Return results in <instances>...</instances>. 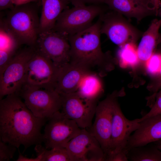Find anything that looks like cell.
Segmentation results:
<instances>
[{"label": "cell", "mask_w": 161, "mask_h": 161, "mask_svg": "<svg viewBox=\"0 0 161 161\" xmlns=\"http://www.w3.org/2000/svg\"><path fill=\"white\" fill-rule=\"evenodd\" d=\"M137 4L149 9H154L149 0H133Z\"/></svg>", "instance_id": "4dcf8cb0"}, {"label": "cell", "mask_w": 161, "mask_h": 161, "mask_svg": "<svg viewBox=\"0 0 161 161\" xmlns=\"http://www.w3.org/2000/svg\"><path fill=\"white\" fill-rule=\"evenodd\" d=\"M130 161H161V151L155 145L134 147L129 149L127 153Z\"/></svg>", "instance_id": "44dd1931"}, {"label": "cell", "mask_w": 161, "mask_h": 161, "mask_svg": "<svg viewBox=\"0 0 161 161\" xmlns=\"http://www.w3.org/2000/svg\"><path fill=\"white\" fill-rule=\"evenodd\" d=\"M140 124V118L130 120L125 117L117 100L114 106L110 150L108 154L127 150L131 134L139 128Z\"/></svg>", "instance_id": "5bb4252c"}, {"label": "cell", "mask_w": 161, "mask_h": 161, "mask_svg": "<svg viewBox=\"0 0 161 161\" xmlns=\"http://www.w3.org/2000/svg\"><path fill=\"white\" fill-rule=\"evenodd\" d=\"M104 3L111 10L129 19L134 18L138 22L148 16L155 15L154 9L144 7L133 0H105Z\"/></svg>", "instance_id": "d6986e66"}, {"label": "cell", "mask_w": 161, "mask_h": 161, "mask_svg": "<svg viewBox=\"0 0 161 161\" xmlns=\"http://www.w3.org/2000/svg\"><path fill=\"white\" fill-rule=\"evenodd\" d=\"M134 44L128 43L120 47L119 54V61L122 67L135 65L139 61L137 50L135 49Z\"/></svg>", "instance_id": "603a6c76"}, {"label": "cell", "mask_w": 161, "mask_h": 161, "mask_svg": "<svg viewBox=\"0 0 161 161\" xmlns=\"http://www.w3.org/2000/svg\"><path fill=\"white\" fill-rule=\"evenodd\" d=\"M104 12L100 4L68 7L61 13L53 30L68 35L76 34L91 26L94 19Z\"/></svg>", "instance_id": "8992f818"}, {"label": "cell", "mask_w": 161, "mask_h": 161, "mask_svg": "<svg viewBox=\"0 0 161 161\" xmlns=\"http://www.w3.org/2000/svg\"><path fill=\"white\" fill-rule=\"evenodd\" d=\"M161 27V19H154L143 33L137 49L139 61L145 63L156 50L161 42V35L159 32Z\"/></svg>", "instance_id": "e0dca14e"}, {"label": "cell", "mask_w": 161, "mask_h": 161, "mask_svg": "<svg viewBox=\"0 0 161 161\" xmlns=\"http://www.w3.org/2000/svg\"><path fill=\"white\" fill-rule=\"evenodd\" d=\"M100 77L96 72H88L81 80L77 92L85 98L98 101L104 91Z\"/></svg>", "instance_id": "ffe728a7"}, {"label": "cell", "mask_w": 161, "mask_h": 161, "mask_svg": "<svg viewBox=\"0 0 161 161\" xmlns=\"http://www.w3.org/2000/svg\"><path fill=\"white\" fill-rule=\"evenodd\" d=\"M35 47L59 68L70 62V47L66 34L53 30L40 33Z\"/></svg>", "instance_id": "8fae6325"}, {"label": "cell", "mask_w": 161, "mask_h": 161, "mask_svg": "<svg viewBox=\"0 0 161 161\" xmlns=\"http://www.w3.org/2000/svg\"><path fill=\"white\" fill-rule=\"evenodd\" d=\"M157 147L161 151V140L154 142Z\"/></svg>", "instance_id": "e575fe53"}, {"label": "cell", "mask_w": 161, "mask_h": 161, "mask_svg": "<svg viewBox=\"0 0 161 161\" xmlns=\"http://www.w3.org/2000/svg\"><path fill=\"white\" fill-rule=\"evenodd\" d=\"M47 120L43 134V142L47 149L65 148L81 129L75 121L60 111Z\"/></svg>", "instance_id": "30bf717a"}, {"label": "cell", "mask_w": 161, "mask_h": 161, "mask_svg": "<svg viewBox=\"0 0 161 161\" xmlns=\"http://www.w3.org/2000/svg\"><path fill=\"white\" fill-rule=\"evenodd\" d=\"M73 6H77L90 4H100L104 3L105 0H67Z\"/></svg>", "instance_id": "f1b7e54d"}, {"label": "cell", "mask_w": 161, "mask_h": 161, "mask_svg": "<svg viewBox=\"0 0 161 161\" xmlns=\"http://www.w3.org/2000/svg\"><path fill=\"white\" fill-rule=\"evenodd\" d=\"M100 32L115 44L121 47L126 44H135L143 33L120 14L111 10L99 16Z\"/></svg>", "instance_id": "9c48e42d"}, {"label": "cell", "mask_w": 161, "mask_h": 161, "mask_svg": "<svg viewBox=\"0 0 161 161\" xmlns=\"http://www.w3.org/2000/svg\"><path fill=\"white\" fill-rule=\"evenodd\" d=\"M145 63L148 73L153 77L157 75L161 69V51H155Z\"/></svg>", "instance_id": "cb8c5ba5"}, {"label": "cell", "mask_w": 161, "mask_h": 161, "mask_svg": "<svg viewBox=\"0 0 161 161\" xmlns=\"http://www.w3.org/2000/svg\"><path fill=\"white\" fill-rule=\"evenodd\" d=\"M35 49V47L27 46L19 49L0 73V100L5 96L19 92L24 83L27 64Z\"/></svg>", "instance_id": "5b68a950"}, {"label": "cell", "mask_w": 161, "mask_h": 161, "mask_svg": "<svg viewBox=\"0 0 161 161\" xmlns=\"http://www.w3.org/2000/svg\"><path fill=\"white\" fill-rule=\"evenodd\" d=\"M41 2L15 5L1 20L13 37L21 45L35 47L39 34Z\"/></svg>", "instance_id": "3957f363"}, {"label": "cell", "mask_w": 161, "mask_h": 161, "mask_svg": "<svg viewBox=\"0 0 161 161\" xmlns=\"http://www.w3.org/2000/svg\"><path fill=\"white\" fill-rule=\"evenodd\" d=\"M41 0H13L14 5H19L32 2H41Z\"/></svg>", "instance_id": "836d02e7"}, {"label": "cell", "mask_w": 161, "mask_h": 161, "mask_svg": "<svg viewBox=\"0 0 161 161\" xmlns=\"http://www.w3.org/2000/svg\"><path fill=\"white\" fill-rule=\"evenodd\" d=\"M17 148L0 139V161H8L12 158Z\"/></svg>", "instance_id": "d4e9b609"}, {"label": "cell", "mask_w": 161, "mask_h": 161, "mask_svg": "<svg viewBox=\"0 0 161 161\" xmlns=\"http://www.w3.org/2000/svg\"><path fill=\"white\" fill-rule=\"evenodd\" d=\"M160 44L161 46V42ZM160 50L161 51V47ZM147 88L148 91L151 93L150 96L155 97L157 92L161 89V69L157 75L153 77Z\"/></svg>", "instance_id": "4316f807"}, {"label": "cell", "mask_w": 161, "mask_h": 161, "mask_svg": "<svg viewBox=\"0 0 161 161\" xmlns=\"http://www.w3.org/2000/svg\"><path fill=\"white\" fill-rule=\"evenodd\" d=\"M65 148L73 161H105V154L100 143L86 129H81Z\"/></svg>", "instance_id": "4fadbf2b"}, {"label": "cell", "mask_w": 161, "mask_h": 161, "mask_svg": "<svg viewBox=\"0 0 161 161\" xmlns=\"http://www.w3.org/2000/svg\"><path fill=\"white\" fill-rule=\"evenodd\" d=\"M35 116L48 119L61 108L60 94L55 89L24 84L17 94Z\"/></svg>", "instance_id": "277c9868"}, {"label": "cell", "mask_w": 161, "mask_h": 161, "mask_svg": "<svg viewBox=\"0 0 161 161\" xmlns=\"http://www.w3.org/2000/svg\"><path fill=\"white\" fill-rule=\"evenodd\" d=\"M35 47L27 64L24 84L55 90L60 68Z\"/></svg>", "instance_id": "ba28073f"}, {"label": "cell", "mask_w": 161, "mask_h": 161, "mask_svg": "<svg viewBox=\"0 0 161 161\" xmlns=\"http://www.w3.org/2000/svg\"><path fill=\"white\" fill-rule=\"evenodd\" d=\"M34 149L37 156L41 158V161H73L66 148L49 150L39 144L36 145Z\"/></svg>", "instance_id": "7402d4cb"}, {"label": "cell", "mask_w": 161, "mask_h": 161, "mask_svg": "<svg viewBox=\"0 0 161 161\" xmlns=\"http://www.w3.org/2000/svg\"><path fill=\"white\" fill-rule=\"evenodd\" d=\"M159 114H161V89L157 92L154 103L150 110L140 118V120Z\"/></svg>", "instance_id": "484cf974"}, {"label": "cell", "mask_w": 161, "mask_h": 161, "mask_svg": "<svg viewBox=\"0 0 161 161\" xmlns=\"http://www.w3.org/2000/svg\"><path fill=\"white\" fill-rule=\"evenodd\" d=\"M13 0H0V10L10 9L14 6Z\"/></svg>", "instance_id": "f546056e"}, {"label": "cell", "mask_w": 161, "mask_h": 161, "mask_svg": "<svg viewBox=\"0 0 161 161\" xmlns=\"http://www.w3.org/2000/svg\"><path fill=\"white\" fill-rule=\"evenodd\" d=\"M100 21L76 34L69 35L70 47V62L83 66L92 71L94 69L101 77L113 70L116 59L109 51L103 52L100 41Z\"/></svg>", "instance_id": "7a4b0ae2"}, {"label": "cell", "mask_w": 161, "mask_h": 161, "mask_svg": "<svg viewBox=\"0 0 161 161\" xmlns=\"http://www.w3.org/2000/svg\"><path fill=\"white\" fill-rule=\"evenodd\" d=\"M125 95L123 88L119 91L115 90L98 103L95 114V121L89 128L88 131L100 143L105 156L109 152L114 104L119 97Z\"/></svg>", "instance_id": "52a82bcc"}, {"label": "cell", "mask_w": 161, "mask_h": 161, "mask_svg": "<svg viewBox=\"0 0 161 161\" xmlns=\"http://www.w3.org/2000/svg\"><path fill=\"white\" fill-rule=\"evenodd\" d=\"M159 15L161 17V11L159 13Z\"/></svg>", "instance_id": "d590c367"}, {"label": "cell", "mask_w": 161, "mask_h": 161, "mask_svg": "<svg viewBox=\"0 0 161 161\" xmlns=\"http://www.w3.org/2000/svg\"><path fill=\"white\" fill-rule=\"evenodd\" d=\"M17 161H41L40 157L37 156L35 158H28L24 156L20 153L18 158L16 160Z\"/></svg>", "instance_id": "1f68e13d"}, {"label": "cell", "mask_w": 161, "mask_h": 161, "mask_svg": "<svg viewBox=\"0 0 161 161\" xmlns=\"http://www.w3.org/2000/svg\"><path fill=\"white\" fill-rule=\"evenodd\" d=\"M127 150H125L117 152L109 153L105 157V161H128Z\"/></svg>", "instance_id": "83f0119b"}, {"label": "cell", "mask_w": 161, "mask_h": 161, "mask_svg": "<svg viewBox=\"0 0 161 161\" xmlns=\"http://www.w3.org/2000/svg\"><path fill=\"white\" fill-rule=\"evenodd\" d=\"M90 71L83 66L69 62L60 68L55 90L60 94L77 92L83 77Z\"/></svg>", "instance_id": "2e32d148"}, {"label": "cell", "mask_w": 161, "mask_h": 161, "mask_svg": "<svg viewBox=\"0 0 161 161\" xmlns=\"http://www.w3.org/2000/svg\"><path fill=\"white\" fill-rule=\"evenodd\" d=\"M17 94L0 101V139L17 148L41 144V131L47 119L35 116Z\"/></svg>", "instance_id": "6da1fadb"}, {"label": "cell", "mask_w": 161, "mask_h": 161, "mask_svg": "<svg viewBox=\"0 0 161 161\" xmlns=\"http://www.w3.org/2000/svg\"><path fill=\"white\" fill-rule=\"evenodd\" d=\"M161 140V114L140 121L139 128L131 135L126 149L146 145Z\"/></svg>", "instance_id": "9a60e30c"}, {"label": "cell", "mask_w": 161, "mask_h": 161, "mask_svg": "<svg viewBox=\"0 0 161 161\" xmlns=\"http://www.w3.org/2000/svg\"><path fill=\"white\" fill-rule=\"evenodd\" d=\"M151 1L155 12V16L158 15L159 9L161 6L160 0H149Z\"/></svg>", "instance_id": "d6a6232c"}, {"label": "cell", "mask_w": 161, "mask_h": 161, "mask_svg": "<svg viewBox=\"0 0 161 161\" xmlns=\"http://www.w3.org/2000/svg\"><path fill=\"white\" fill-rule=\"evenodd\" d=\"M60 95L61 112L81 129L89 128L92 124L98 101L85 98L77 92Z\"/></svg>", "instance_id": "7c38bea8"}, {"label": "cell", "mask_w": 161, "mask_h": 161, "mask_svg": "<svg viewBox=\"0 0 161 161\" xmlns=\"http://www.w3.org/2000/svg\"><path fill=\"white\" fill-rule=\"evenodd\" d=\"M67 0H41L39 33L52 30L62 12L68 7Z\"/></svg>", "instance_id": "ac0fdd59"}]
</instances>
